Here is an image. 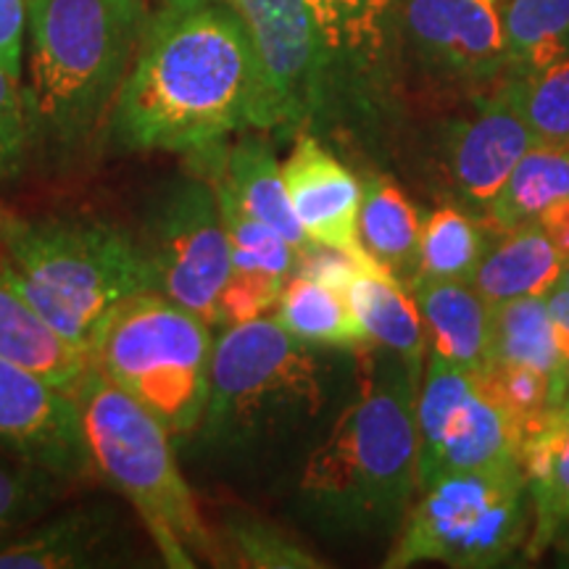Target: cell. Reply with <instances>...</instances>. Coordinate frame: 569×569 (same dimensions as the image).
<instances>
[{
	"label": "cell",
	"mask_w": 569,
	"mask_h": 569,
	"mask_svg": "<svg viewBox=\"0 0 569 569\" xmlns=\"http://www.w3.org/2000/svg\"><path fill=\"white\" fill-rule=\"evenodd\" d=\"M282 180L309 240L369 259L359 238L361 182L315 134H298L296 148L282 163Z\"/></svg>",
	"instance_id": "15"
},
{
	"label": "cell",
	"mask_w": 569,
	"mask_h": 569,
	"mask_svg": "<svg viewBox=\"0 0 569 569\" xmlns=\"http://www.w3.org/2000/svg\"><path fill=\"white\" fill-rule=\"evenodd\" d=\"M346 298L372 343L403 356L419 375L427 351V332L415 298L403 293L401 282L386 267L369 259L348 284Z\"/></svg>",
	"instance_id": "22"
},
{
	"label": "cell",
	"mask_w": 569,
	"mask_h": 569,
	"mask_svg": "<svg viewBox=\"0 0 569 569\" xmlns=\"http://www.w3.org/2000/svg\"><path fill=\"white\" fill-rule=\"evenodd\" d=\"M403 38L425 69L459 84L507 77L498 9L482 0H403Z\"/></svg>",
	"instance_id": "12"
},
{
	"label": "cell",
	"mask_w": 569,
	"mask_h": 569,
	"mask_svg": "<svg viewBox=\"0 0 569 569\" xmlns=\"http://www.w3.org/2000/svg\"><path fill=\"white\" fill-rule=\"evenodd\" d=\"M536 146L530 127L519 117L507 82L478 103L469 117L459 119L448 134V172L467 203L488 209L511 169Z\"/></svg>",
	"instance_id": "14"
},
{
	"label": "cell",
	"mask_w": 569,
	"mask_h": 569,
	"mask_svg": "<svg viewBox=\"0 0 569 569\" xmlns=\"http://www.w3.org/2000/svg\"><path fill=\"white\" fill-rule=\"evenodd\" d=\"M417 490L451 472L522 467V432L475 375L432 353L417 393Z\"/></svg>",
	"instance_id": "10"
},
{
	"label": "cell",
	"mask_w": 569,
	"mask_h": 569,
	"mask_svg": "<svg viewBox=\"0 0 569 569\" xmlns=\"http://www.w3.org/2000/svg\"><path fill=\"white\" fill-rule=\"evenodd\" d=\"M559 359L557 330L546 296L511 298L490 306V361L557 377Z\"/></svg>",
	"instance_id": "27"
},
{
	"label": "cell",
	"mask_w": 569,
	"mask_h": 569,
	"mask_svg": "<svg viewBox=\"0 0 569 569\" xmlns=\"http://www.w3.org/2000/svg\"><path fill=\"white\" fill-rule=\"evenodd\" d=\"M306 6L322 40L332 92L340 80L361 82L380 67L396 0H306Z\"/></svg>",
	"instance_id": "20"
},
{
	"label": "cell",
	"mask_w": 569,
	"mask_h": 569,
	"mask_svg": "<svg viewBox=\"0 0 569 569\" xmlns=\"http://www.w3.org/2000/svg\"><path fill=\"white\" fill-rule=\"evenodd\" d=\"M536 222L543 227V232L549 234V240L559 248V253L569 261V201H561L551 206L549 211H543Z\"/></svg>",
	"instance_id": "38"
},
{
	"label": "cell",
	"mask_w": 569,
	"mask_h": 569,
	"mask_svg": "<svg viewBox=\"0 0 569 569\" xmlns=\"http://www.w3.org/2000/svg\"><path fill=\"white\" fill-rule=\"evenodd\" d=\"M222 172L248 213H253L259 222L280 232L296 251L309 243V234L303 232L301 222L296 219L288 190H284L282 167L277 163L274 151L269 148L267 140L243 138L234 146H224Z\"/></svg>",
	"instance_id": "24"
},
{
	"label": "cell",
	"mask_w": 569,
	"mask_h": 569,
	"mask_svg": "<svg viewBox=\"0 0 569 569\" xmlns=\"http://www.w3.org/2000/svg\"><path fill=\"white\" fill-rule=\"evenodd\" d=\"M243 19L259 63L261 132L293 134L332 98L330 67L306 0H224Z\"/></svg>",
	"instance_id": "11"
},
{
	"label": "cell",
	"mask_w": 569,
	"mask_h": 569,
	"mask_svg": "<svg viewBox=\"0 0 569 569\" xmlns=\"http://www.w3.org/2000/svg\"><path fill=\"white\" fill-rule=\"evenodd\" d=\"M507 74H525L569 56V0H501Z\"/></svg>",
	"instance_id": "28"
},
{
	"label": "cell",
	"mask_w": 569,
	"mask_h": 569,
	"mask_svg": "<svg viewBox=\"0 0 569 569\" xmlns=\"http://www.w3.org/2000/svg\"><path fill=\"white\" fill-rule=\"evenodd\" d=\"M482 393L503 409L515 419L522 440L528 436L532 425L543 417V411L559 403V388L557 377L538 372L530 367H515L501 365V361H490L482 372L475 375Z\"/></svg>",
	"instance_id": "33"
},
{
	"label": "cell",
	"mask_w": 569,
	"mask_h": 569,
	"mask_svg": "<svg viewBox=\"0 0 569 569\" xmlns=\"http://www.w3.org/2000/svg\"><path fill=\"white\" fill-rule=\"evenodd\" d=\"M213 540H217V565L322 567L280 528L251 515H227Z\"/></svg>",
	"instance_id": "32"
},
{
	"label": "cell",
	"mask_w": 569,
	"mask_h": 569,
	"mask_svg": "<svg viewBox=\"0 0 569 569\" xmlns=\"http://www.w3.org/2000/svg\"><path fill=\"white\" fill-rule=\"evenodd\" d=\"M519 117L543 146H569V56L549 67L503 77Z\"/></svg>",
	"instance_id": "31"
},
{
	"label": "cell",
	"mask_w": 569,
	"mask_h": 569,
	"mask_svg": "<svg viewBox=\"0 0 569 569\" xmlns=\"http://www.w3.org/2000/svg\"><path fill=\"white\" fill-rule=\"evenodd\" d=\"M528 480L522 467L451 472L419 488L386 567L443 561L448 567H498L530 538Z\"/></svg>",
	"instance_id": "8"
},
{
	"label": "cell",
	"mask_w": 569,
	"mask_h": 569,
	"mask_svg": "<svg viewBox=\"0 0 569 569\" xmlns=\"http://www.w3.org/2000/svg\"><path fill=\"white\" fill-rule=\"evenodd\" d=\"M0 253L27 301L84 356L113 306L153 290L140 234L88 213L27 217L0 206Z\"/></svg>",
	"instance_id": "4"
},
{
	"label": "cell",
	"mask_w": 569,
	"mask_h": 569,
	"mask_svg": "<svg viewBox=\"0 0 569 569\" xmlns=\"http://www.w3.org/2000/svg\"><path fill=\"white\" fill-rule=\"evenodd\" d=\"M71 486L77 482L0 443V543L46 517Z\"/></svg>",
	"instance_id": "29"
},
{
	"label": "cell",
	"mask_w": 569,
	"mask_h": 569,
	"mask_svg": "<svg viewBox=\"0 0 569 569\" xmlns=\"http://www.w3.org/2000/svg\"><path fill=\"white\" fill-rule=\"evenodd\" d=\"M419 234H422V219L407 193L388 177H367V182L361 184L359 206L361 246L398 282L407 280L411 284L417 280Z\"/></svg>",
	"instance_id": "23"
},
{
	"label": "cell",
	"mask_w": 569,
	"mask_h": 569,
	"mask_svg": "<svg viewBox=\"0 0 569 569\" xmlns=\"http://www.w3.org/2000/svg\"><path fill=\"white\" fill-rule=\"evenodd\" d=\"M211 351V325L159 290H140L98 325L88 365L151 411L180 443L201 425Z\"/></svg>",
	"instance_id": "7"
},
{
	"label": "cell",
	"mask_w": 569,
	"mask_h": 569,
	"mask_svg": "<svg viewBox=\"0 0 569 569\" xmlns=\"http://www.w3.org/2000/svg\"><path fill=\"white\" fill-rule=\"evenodd\" d=\"M557 288H567L569 290V261L565 264V269H561L559 280H557Z\"/></svg>",
	"instance_id": "42"
},
{
	"label": "cell",
	"mask_w": 569,
	"mask_h": 569,
	"mask_svg": "<svg viewBox=\"0 0 569 569\" xmlns=\"http://www.w3.org/2000/svg\"><path fill=\"white\" fill-rule=\"evenodd\" d=\"M0 443L17 448L61 478H92L80 415L69 390L0 356Z\"/></svg>",
	"instance_id": "13"
},
{
	"label": "cell",
	"mask_w": 569,
	"mask_h": 569,
	"mask_svg": "<svg viewBox=\"0 0 569 569\" xmlns=\"http://www.w3.org/2000/svg\"><path fill=\"white\" fill-rule=\"evenodd\" d=\"M522 472L532 503L525 551L538 559L569 525V396L543 411L522 440Z\"/></svg>",
	"instance_id": "17"
},
{
	"label": "cell",
	"mask_w": 569,
	"mask_h": 569,
	"mask_svg": "<svg viewBox=\"0 0 569 569\" xmlns=\"http://www.w3.org/2000/svg\"><path fill=\"white\" fill-rule=\"evenodd\" d=\"M327 407V367L277 319L224 327L193 438L211 453H251L303 432Z\"/></svg>",
	"instance_id": "6"
},
{
	"label": "cell",
	"mask_w": 569,
	"mask_h": 569,
	"mask_svg": "<svg viewBox=\"0 0 569 569\" xmlns=\"http://www.w3.org/2000/svg\"><path fill=\"white\" fill-rule=\"evenodd\" d=\"M27 51V0H0V67L21 80Z\"/></svg>",
	"instance_id": "37"
},
{
	"label": "cell",
	"mask_w": 569,
	"mask_h": 569,
	"mask_svg": "<svg viewBox=\"0 0 569 569\" xmlns=\"http://www.w3.org/2000/svg\"><path fill=\"white\" fill-rule=\"evenodd\" d=\"M557 546V553H559V565H569V525L565 530L559 532L557 538H553V543Z\"/></svg>",
	"instance_id": "41"
},
{
	"label": "cell",
	"mask_w": 569,
	"mask_h": 569,
	"mask_svg": "<svg viewBox=\"0 0 569 569\" xmlns=\"http://www.w3.org/2000/svg\"><path fill=\"white\" fill-rule=\"evenodd\" d=\"M274 309L277 322L309 346L343 348V351H365L372 346V338L359 325L348 298L301 274H293L284 282Z\"/></svg>",
	"instance_id": "25"
},
{
	"label": "cell",
	"mask_w": 569,
	"mask_h": 569,
	"mask_svg": "<svg viewBox=\"0 0 569 569\" xmlns=\"http://www.w3.org/2000/svg\"><path fill=\"white\" fill-rule=\"evenodd\" d=\"M288 280L267 274H238L230 272L217 303V327H234L261 319L280 301Z\"/></svg>",
	"instance_id": "35"
},
{
	"label": "cell",
	"mask_w": 569,
	"mask_h": 569,
	"mask_svg": "<svg viewBox=\"0 0 569 569\" xmlns=\"http://www.w3.org/2000/svg\"><path fill=\"white\" fill-rule=\"evenodd\" d=\"M140 243L151 264L153 290L217 327V303L230 280L232 256L211 182L198 174L169 184L148 213Z\"/></svg>",
	"instance_id": "9"
},
{
	"label": "cell",
	"mask_w": 569,
	"mask_h": 569,
	"mask_svg": "<svg viewBox=\"0 0 569 569\" xmlns=\"http://www.w3.org/2000/svg\"><path fill=\"white\" fill-rule=\"evenodd\" d=\"M372 259V256H369ZM369 259H356V256L340 251V248L322 246L309 240L303 248L296 251V272L306 280H315L319 284H327V288L338 290V293L346 296L348 284L359 272V267Z\"/></svg>",
	"instance_id": "36"
},
{
	"label": "cell",
	"mask_w": 569,
	"mask_h": 569,
	"mask_svg": "<svg viewBox=\"0 0 569 569\" xmlns=\"http://www.w3.org/2000/svg\"><path fill=\"white\" fill-rule=\"evenodd\" d=\"M148 0H27L24 113L32 159L69 169L109 132Z\"/></svg>",
	"instance_id": "2"
},
{
	"label": "cell",
	"mask_w": 569,
	"mask_h": 569,
	"mask_svg": "<svg viewBox=\"0 0 569 569\" xmlns=\"http://www.w3.org/2000/svg\"><path fill=\"white\" fill-rule=\"evenodd\" d=\"M486 248L482 227L457 206H443L422 222L417 277L469 282Z\"/></svg>",
	"instance_id": "30"
},
{
	"label": "cell",
	"mask_w": 569,
	"mask_h": 569,
	"mask_svg": "<svg viewBox=\"0 0 569 569\" xmlns=\"http://www.w3.org/2000/svg\"><path fill=\"white\" fill-rule=\"evenodd\" d=\"M69 396L80 415L92 475L134 509L163 565L190 569L198 559L217 565V540L177 465L167 427L90 365Z\"/></svg>",
	"instance_id": "5"
},
{
	"label": "cell",
	"mask_w": 569,
	"mask_h": 569,
	"mask_svg": "<svg viewBox=\"0 0 569 569\" xmlns=\"http://www.w3.org/2000/svg\"><path fill=\"white\" fill-rule=\"evenodd\" d=\"M546 301H549V311L553 319V330H557V343L561 353L565 348H569V290L553 284L551 293L546 296Z\"/></svg>",
	"instance_id": "39"
},
{
	"label": "cell",
	"mask_w": 569,
	"mask_h": 569,
	"mask_svg": "<svg viewBox=\"0 0 569 569\" xmlns=\"http://www.w3.org/2000/svg\"><path fill=\"white\" fill-rule=\"evenodd\" d=\"M432 353L478 375L490 365V303L465 280L417 277L409 284Z\"/></svg>",
	"instance_id": "18"
},
{
	"label": "cell",
	"mask_w": 569,
	"mask_h": 569,
	"mask_svg": "<svg viewBox=\"0 0 569 569\" xmlns=\"http://www.w3.org/2000/svg\"><path fill=\"white\" fill-rule=\"evenodd\" d=\"M369 348L359 393L298 480V507L330 532L398 528L417 493V372L403 356Z\"/></svg>",
	"instance_id": "3"
},
{
	"label": "cell",
	"mask_w": 569,
	"mask_h": 569,
	"mask_svg": "<svg viewBox=\"0 0 569 569\" xmlns=\"http://www.w3.org/2000/svg\"><path fill=\"white\" fill-rule=\"evenodd\" d=\"M482 3H490V6H498V0H482Z\"/></svg>",
	"instance_id": "43"
},
{
	"label": "cell",
	"mask_w": 569,
	"mask_h": 569,
	"mask_svg": "<svg viewBox=\"0 0 569 569\" xmlns=\"http://www.w3.org/2000/svg\"><path fill=\"white\" fill-rule=\"evenodd\" d=\"M122 515L103 501L77 503L0 543V569H77L122 561Z\"/></svg>",
	"instance_id": "16"
},
{
	"label": "cell",
	"mask_w": 569,
	"mask_h": 569,
	"mask_svg": "<svg viewBox=\"0 0 569 569\" xmlns=\"http://www.w3.org/2000/svg\"><path fill=\"white\" fill-rule=\"evenodd\" d=\"M569 201V146L536 142L488 206V217L498 230L536 222L543 211Z\"/></svg>",
	"instance_id": "26"
},
{
	"label": "cell",
	"mask_w": 569,
	"mask_h": 569,
	"mask_svg": "<svg viewBox=\"0 0 569 569\" xmlns=\"http://www.w3.org/2000/svg\"><path fill=\"white\" fill-rule=\"evenodd\" d=\"M0 356L69 390L88 369V356L59 336L21 293L0 253Z\"/></svg>",
	"instance_id": "19"
},
{
	"label": "cell",
	"mask_w": 569,
	"mask_h": 569,
	"mask_svg": "<svg viewBox=\"0 0 569 569\" xmlns=\"http://www.w3.org/2000/svg\"><path fill=\"white\" fill-rule=\"evenodd\" d=\"M565 264V256L551 243L543 227L525 222L503 230L501 238L486 248L469 284L490 306L511 298L549 296Z\"/></svg>",
	"instance_id": "21"
},
{
	"label": "cell",
	"mask_w": 569,
	"mask_h": 569,
	"mask_svg": "<svg viewBox=\"0 0 569 569\" xmlns=\"http://www.w3.org/2000/svg\"><path fill=\"white\" fill-rule=\"evenodd\" d=\"M559 372H557V388H559V398L569 396V348L559 353Z\"/></svg>",
	"instance_id": "40"
},
{
	"label": "cell",
	"mask_w": 569,
	"mask_h": 569,
	"mask_svg": "<svg viewBox=\"0 0 569 569\" xmlns=\"http://www.w3.org/2000/svg\"><path fill=\"white\" fill-rule=\"evenodd\" d=\"M259 63L243 19L219 0H167L151 13L113 103L122 151L193 156L253 130Z\"/></svg>",
	"instance_id": "1"
},
{
	"label": "cell",
	"mask_w": 569,
	"mask_h": 569,
	"mask_svg": "<svg viewBox=\"0 0 569 569\" xmlns=\"http://www.w3.org/2000/svg\"><path fill=\"white\" fill-rule=\"evenodd\" d=\"M161 3H167V0H161Z\"/></svg>",
	"instance_id": "44"
},
{
	"label": "cell",
	"mask_w": 569,
	"mask_h": 569,
	"mask_svg": "<svg viewBox=\"0 0 569 569\" xmlns=\"http://www.w3.org/2000/svg\"><path fill=\"white\" fill-rule=\"evenodd\" d=\"M30 159V124H27L19 80L0 67V182L17 180Z\"/></svg>",
	"instance_id": "34"
}]
</instances>
